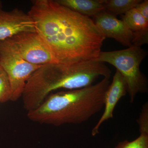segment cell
I'll return each instance as SVG.
<instances>
[{"label": "cell", "instance_id": "6da1fadb", "mask_svg": "<svg viewBox=\"0 0 148 148\" xmlns=\"http://www.w3.org/2000/svg\"><path fill=\"white\" fill-rule=\"evenodd\" d=\"M28 14L58 63L95 60L106 38L93 20L53 0H35Z\"/></svg>", "mask_w": 148, "mask_h": 148}, {"label": "cell", "instance_id": "7a4b0ae2", "mask_svg": "<svg viewBox=\"0 0 148 148\" xmlns=\"http://www.w3.org/2000/svg\"><path fill=\"white\" fill-rule=\"evenodd\" d=\"M111 75L105 63L95 60L43 65L26 83L22 95L24 108L28 112L37 108L53 91L83 88L93 84L100 77L110 78Z\"/></svg>", "mask_w": 148, "mask_h": 148}, {"label": "cell", "instance_id": "3957f363", "mask_svg": "<svg viewBox=\"0 0 148 148\" xmlns=\"http://www.w3.org/2000/svg\"><path fill=\"white\" fill-rule=\"evenodd\" d=\"M110 84V78L105 77L83 88L51 93L38 108L28 112L27 116L40 124H81L104 108L105 93Z\"/></svg>", "mask_w": 148, "mask_h": 148}, {"label": "cell", "instance_id": "277c9868", "mask_svg": "<svg viewBox=\"0 0 148 148\" xmlns=\"http://www.w3.org/2000/svg\"><path fill=\"white\" fill-rule=\"evenodd\" d=\"M147 55L145 49L132 46L122 50L101 51L95 60L110 64L121 74L127 84L130 101L132 103L138 93L148 91L147 79L140 69Z\"/></svg>", "mask_w": 148, "mask_h": 148}, {"label": "cell", "instance_id": "5b68a950", "mask_svg": "<svg viewBox=\"0 0 148 148\" xmlns=\"http://www.w3.org/2000/svg\"><path fill=\"white\" fill-rule=\"evenodd\" d=\"M0 42L30 64L43 66L58 63L36 32L21 33Z\"/></svg>", "mask_w": 148, "mask_h": 148}, {"label": "cell", "instance_id": "8992f818", "mask_svg": "<svg viewBox=\"0 0 148 148\" xmlns=\"http://www.w3.org/2000/svg\"><path fill=\"white\" fill-rule=\"evenodd\" d=\"M0 65L8 76L11 87L10 101L15 102L21 97L27 81L42 66L23 60L0 42Z\"/></svg>", "mask_w": 148, "mask_h": 148}, {"label": "cell", "instance_id": "52a82bcc", "mask_svg": "<svg viewBox=\"0 0 148 148\" xmlns=\"http://www.w3.org/2000/svg\"><path fill=\"white\" fill-rule=\"evenodd\" d=\"M26 32H36L34 22L28 13L18 8L0 10V42Z\"/></svg>", "mask_w": 148, "mask_h": 148}, {"label": "cell", "instance_id": "ba28073f", "mask_svg": "<svg viewBox=\"0 0 148 148\" xmlns=\"http://www.w3.org/2000/svg\"><path fill=\"white\" fill-rule=\"evenodd\" d=\"M93 17L95 25L103 36L113 39L126 47L133 46V34L124 21L105 11Z\"/></svg>", "mask_w": 148, "mask_h": 148}, {"label": "cell", "instance_id": "9c48e42d", "mask_svg": "<svg viewBox=\"0 0 148 148\" xmlns=\"http://www.w3.org/2000/svg\"><path fill=\"white\" fill-rule=\"evenodd\" d=\"M127 92L126 82L119 72L116 71L105 93L104 98V110L95 126L91 131V135L95 136L99 133V129L103 123L112 119L114 112L117 104L122 97Z\"/></svg>", "mask_w": 148, "mask_h": 148}, {"label": "cell", "instance_id": "30bf717a", "mask_svg": "<svg viewBox=\"0 0 148 148\" xmlns=\"http://www.w3.org/2000/svg\"><path fill=\"white\" fill-rule=\"evenodd\" d=\"M124 21L133 34V46L141 47L148 43V21L134 8L121 15Z\"/></svg>", "mask_w": 148, "mask_h": 148}, {"label": "cell", "instance_id": "8fae6325", "mask_svg": "<svg viewBox=\"0 0 148 148\" xmlns=\"http://www.w3.org/2000/svg\"><path fill=\"white\" fill-rule=\"evenodd\" d=\"M57 3L84 16L94 17L105 11L106 0H56Z\"/></svg>", "mask_w": 148, "mask_h": 148}, {"label": "cell", "instance_id": "7c38bea8", "mask_svg": "<svg viewBox=\"0 0 148 148\" xmlns=\"http://www.w3.org/2000/svg\"><path fill=\"white\" fill-rule=\"evenodd\" d=\"M142 0H106L105 12L116 16L135 8Z\"/></svg>", "mask_w": 148, "mask_h": 148}, {"label": "cell", "instance_id": "4fadbf2b", "mask_svg": "<svg viewBox=\"0 0 148 148\" xmlns=\"http://www.w3.org/2000/svg\"><path fill=\"white\" fill-rule=\"evenodd\" d=\"M11 87L8 76L0 65V102L10 101Z\"/></svg>", "mask_w": 148, "mask_h": 148}, {"label": "cell", "instance_id": "5bb4252c", "mask_svg": "<svg viewBox=\"0 0 148 148\" xmlns=\"http://www.w3.org/2000/svg\"><path fill=\"white\" fill-rule=\"evenodd\" d=\"M115 148H148V132H141L137 139L132 141L120 142Z\"/></svg>", "mask_w": 148, "mask_h": 148}, {"label": "cell", "instance_id": "9a60e30c", "mask_svg": "<svg viewBox=\"0 0 148 148\" xmlns=\"http://www.w3.org/2000/svg\"><path fill=\"white\" fill-rule=\"evenodd\" d=\"M139 130L141 132H148V104H144L139 118L137 120Z\"/></svg>", "mask_w": 148, "mask_h": 148}, {"label": "cell", "instance_id": "2e32d148", "mask_svg": "<svg viewBox=\"0 0 148 148\" xmlns=\"http://www.w3.org/2000/svg\"><path fill=\"white\" fill-rule=\"evenodd\" d=\"M135 8L148 21V1H142L137 5Z\"/></svg>", "mask_w": 148, "mask_h": 148}, {"label": "cell", "instance_id": "e0dca14e", "mask_svg": "<svg viewBox=\"0 0 148 148\" xmlns=\"http://www.w3.org/2000/svg\"><path fill=\"white\" fill-rule=\"evenodd\" d=\"M2 4L1 1H0V10H2Z\"/></svg>", "mask_w": 148, "mask_h": 148}]
</instances>
